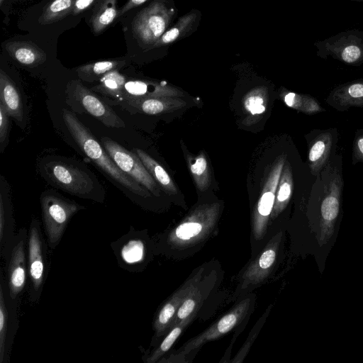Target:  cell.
<instances>
[{"label": "cell", "mask_w": 363, "mask_h": 363, "mask_svg": "<svg viewBox=\"0 0 363 363\" xmlns=\"http://www.w3.org/2000/svg\"><path fill=\"white\" fill-rule=\"evenodd\" d=\"M218 216L217 206L197 208L160 236L157 242H155V250L173 258L191 256L213 235Z\"/></svg>", "instance_id": "obj_1"}, {"label": "cell", "mask_w": 363, "mask_h": 363, "mask_svg": "<svg viewBox=\"0 0 363 363\" xmlns=\"http://www.w3.org/2000/svg\"><path fill=\"white\" fill-rule=\"evenodd\" d=\"M64 123L82 151L96 164L111 179L130 192L143 196H149V191L124 173L113 162L105 149L98 142L89 130L66 108L62 110Z\"/></svg>", "instance_id": "obj_2"}, {"label": "cell", "mask_w": 363, "mask_h": 363, "mask_svg": "<svg viewBox=\"0 0 363 363\" xmlns=\"http://www.w3.org/2000/svg\"><path fill=\"white\" fill-rule=\"evenodd\" d=\"M255 303L254 294L245 296L229 311L205 330L189 339L177 350L173 351L167 357L168 358H162L158 362H184L186 357L193 352L196 353L206 342L219 339L235 328L241 327L242 323L247 321L252 314Z\"/></svg>", "instance_id": "obj_3"}, {"label": "cell", "mask_w": 363, "mask_h": 363, "mask_svg": "<svg viewBox=\"0 0 363 363\" xmlns=\"http://www.w3.org/2000/svg\"><path fill=\"white\" fill-rule=\"evenodd\" d=\"M41 172L52 184L71 194L103 202L104 196L96 192V179L72 162L49 160L43 163Z\"/></svg>", "instance_id": "obj_4"}, {"label": "cell", "mask_w": 363, "mask_h": 363, "mask_svg": "<svg viewBox=\"0 0 363 363\" xmlns=\"http://www.w3.org/2000/svg\"><path fill=\"white\" fill-rule=\"evenodd\" d=\"M40 205L48 245L52 250H55L60 242L71 218L85 207L52 190L42 193Z\"/></svg>", "instance_id": "obj_5"}, {"label": "cell", "mask_w": 363, "mask_h": 363, "mask_svg": "<svg viewBox=\"0 0 363 363\" xmlns=\"http://www.w3.org/2000/svg\"><path fill=\"white\" fill-rule=\"evenodd\" d=\"M325 169L328 177L324 184L320 209V230L317 236L320 247L326 244L334 233L340 211L343 188L341 168H335L328 162Z\"/></svg>", "instance_id": "obj_6"}, {"label": "cell", "mask_w": 363, "mask_h": 363, "mask_svg": "<svg viewBox=\"0 0 363 363\" xmlns=\"http://www.w3.org/2000/svg\"><path fill=\"white\" fill-rule=\"evenodd\" d=\"M39 220L33 218L28 236V266L30 281L28 300L35 303L40 299L48 274V249Z\"/></svg>", "instance_id": "obj_7"}, {"label": "cell", "mask_w": 363, "mask_h": 363, "mask_svg": "<svg viewBox=\"0 0 363 363\" xmlns=\"http://www.w3.org/2000/svg\"><path fill=\"white\" fill-rule=\"evenodd\" d=\"M175 11L163 0H155L143 9L133 22V32L138 40L148 48L168 29Z\"/></svg>", "instance_id": "obj_8"}, {"label": "cell", "mask_w": 363, "mask_h": 363, "mask_svg": "<svg viewBox=\"0 0 363 363\" xmlns=\"http://www.w3.org/2000/svg\"><path fill=\"white\" fill-rule=\"evenodd\" d=\"M281 231L274 235L259 255L247 265L238 279L235 296H242L262 284L269 277L278 259Z\"/></svg>", "instance_id": "obj_9"}, {"label": "cell", "mask_w": 363, "mask_h": 363, "mask_svg": "<svg viewBox=\"0 0 363 363\" xmlns=\"http://www.w3.org/2000/svg\"><path fill=\"white\" fill-rule=\"evenodd\" d=\"M121 267L130 272L142 270L150 261L155 245L147 233L130 230L111 244Z\"/></svg>", "instance_id": "obj_10"}, {"label": "cell", "mask_w": 363, "mask_h": 363, "mask_svg": "<svg viewBox=\"0 0 363 363\" xmlns=\"http://www.w3.org/2000/svg\"><path fill=\"white\" fill-rule=\"evenodd\" d=\"M28 233L21 228L11 247L7 260V289L9 300L15 307H18L20 297L26 285L28 266L26 260V245Z\"/></svg>", "instance_id": "obj_11"}, {"label": "cell", "mask_w": 363, "mask_h": 363, "mask_svg": "<svg viewBox=\"0 0 363 363\" xmlns=\"http://www.w3.org/2000/svg\"><path fill=\"white\" fill-rule=\"evenodd\" d=\"M207 267L196 268L188 279L162 303L153 321L156 340L164 337L172 328L176 314L186 298L199 284L207 272Z\"/></svg>", "instance_id": "obj_12"}, {"label": "cell", "mask_w": 363, "mask_h": 363, "mask_svg": "<svg viewBox=\"0 0 363 363\" xmlns=\"http://www.w3.org/2000/svg\"><path fill=\"white\" fill-rule=\"evenodd\" d=\"M102 145L116 165L126 174L155 195L159 191L155 180L138 156L108 137L101 138Z\"/></svg>", "instance_id": "obj_13"}, {"label": "cell", "mask_w": 363, "mask_h": 363, "mask_svg": "<svg viewBox=\"0 0 363 363\" xmlns=\"http://www.w3.org/2000/svg\"><path fill=\"white\" fill-rule=\"evenodd\" d=\"M67 93L69 99L79 104L84 111L106 126L116 128L125 127L124 121L116 112L80 81H72L67 87Z\"/></svg>", "instance_id": "obj_14"}, {"label": "cell", "mask_w": 363, "mask_h": 363, "mask_svg": "<svg viewBox=\"0 0 363 363\" xmlns=\"http://www.w3.org/2000/svg\"><path fill=\"white\" fill-rule=\"evenodd\" d=\"M0 281V363H7L13 337L18 329V308L9 300L7 285Z\"/></svg>", "instance_id": "obj_15"}, {"label": "cell", "mask_w": 363, "mask_h": 363, "mask_svg": "<svg viewBox=\"0 0 363 363\" xmlns=\"http://www.w3.org/2000/svg\"><path fill=\"white\" fill-rule=\"evenodd\" d=\"M218 272L216 271L206 272L199 284L186 298L179 307L172 328L183 320L194 315H197L203 303L207 300L217 286H218Z\"/></svg>", "instance_id": "obj_16"}, {"label": "cell", "mask_w": 363, "mask_h": 363, "mask_svg": "<svg viewBox=\"0 0 363 363\" xmlns=\"http://www.w3.org/2000/svg\"><path fill=\"white\" fill-rule=\"evenodd\" d=\"M16 234L9 187L5 178L0 179V252L7 262Z\"/></svg>", "instance_id": "obj_17"}, {"label": "cell", "mask_w": 363, "mask_h": 363, "mask_svg": "<svg viewBox=\"0 0 363 363\" xmlns=\"http://www.w3.org/2000/svg\"><path fill=\"white\" fill-rule=\"evenodd\" d=\"M284 162H279L275 168V177L272 187L264 191L259 198L252 220V235L255 240L259 241L267 233L269 216L274 203L277 184L280 177Z\"/></svg>", "instance_id": "obj_18"}, {"label": "cell", "mask_w": 363, "mask_h": 363, "mask_svg": "<svg viewBox=\"0 0 363 363\" xmlns=\"http://www.w3.org/2000/svg\"><path fill=\"white\" fill-rule=\"evenodd\" d=\"M325 102L341 112L353 107L363 108V79L348 82L334 87L326 97Z\"/></svg>", "instance_id": "obj_19"}, {"label": "cell", "mask_w": 363, "mask_h": 363, "mask_svg": "<svg viewBox=\"0 0 363 363\" xmlns=\"http://www.w3.org/2000/svg\"><path fill=\"white\" fill-rule=\"evenodd\" d=\"M334 130H318L309 145L308 163L311 172L318 176L329 162L335 143Z\"/></svg>", "instance_id": "obj_20"}, {"label": "cell", "mask_w": 363, "mask_h": 363, "mask_svg": "<svg viewBox=\"0 0 363 363\" xmlns=\"http://www.w3.org/2000/svg\"><path fill=\"white\" fill-rule=\"evenodd\" d=\"M0 104L21 126L25 125L24 105L21 94L9 76L0 70Z\"/></svg>", "instance_id": "obj_21"}, {"label": "cell", "mask_w": 363, "mask_h": 363, "mask_svg": "<svg viewBox=\"0 0 363 363\" xmlns=\"http://www.w3.org/2000/svg\"><path fill=\"white\" fill-rule=\"evenodd\" d=\"M5 48L12 58L25 66H38L47 58L45 52L30 41H9Z\"/></svg>", "instance_id": "obj_22"}, {"label": "cell", "mask_w": 363, "mask_h": 363, "mask_svg": "<svg viewBox=\"0 0 363 363\" xmlns=\"http://www.w3.org/2000/svg\"><path fill=\"white\" fill-rule=\"evenodd\" d=\"M199 15V11L192 10L182 16L162 35L150 49L166 46L184 38L194 28Z\"/></svg>", "instance_id": "obj_23"}, {"label": "cell", "mask_w": 363, "mask_h": 363, "mask_svg": "<svg viewBox=\"0 0 363 363\" xmlns=\"http://www.w3.org/2000/svg\"><path fill=\"white\" fill-rule=\"evenodd\" d=\"M118 17L117 0H98L91 16V26L95 35L108 28Z\"/></svg>", "instance_id": "obj_24"}, {"label": "cell", "mask_w": 363, "mask_h": 363, "mask_svg": "<svg viewBox=\"0 0 363 363\" xmlns=\"http://www.w3.org/2000/svg\"><path fill=\"white\" fill-rule=\"evenodd\" d=\"M126 64L125 60H106L91 62L76 68L78 77L86 82L99 81L105 74L113 70L120 69Z\"/></svg>", "instance_id": "obj_25"}, {"label": "cell", "mask_w": 363, "mask_h": 363, "mask_svg": "<svg viewBox=\"0 0 363 363\" xmlns=\"http://www.w3.org/2000/svg\"><path fill=\"white\" fill-rule=\"evenodd\" d=\"M169 89L155 82L144 80H127L123 89V98H157L167 95Z\"/></svg>", "instance_id": "obj_26"}, {"label": "cell", "mask_w": 363, "mask_h": 363, "mask_svg": "<svg viewBox=\"0 0 363 363\" xmlns=\"http://www.w3.org/2000/svg\"><path fill=\"white\" fill-rule=\"evenodd\" d=\"M196 315H194L173 326L166 335H164V337L160 344L148 355H147L144 361L146 363L158 362V361L168 352L177 340L180 337L188 325H190V323L196 318Z\"/></svg>", "instance_id": "obj_27"}, {"label": "cell", "mask_w": 363, "mask_h": 363, "mask_svg": "<svg viewBox=\"0 0 363 363\" xmlns=\"http://www.w3.org/2000/svg\"><path fill=\"white\" fill-rule=\"evenodd\" d=\"M126 82V77L119 72V69H113L105 74L91 90L106 96L120 97L123 96Z\"/></svg>", "instance_id": "obj_28"}, {"label": "cell", "mask_w": 363, "mask_h": 363, "mask_svg": "<svg viewBox=\"0 0 363 363\" xmlns=\"http://www.w3.org/2000/svg\"><path fill=\"white\" fill-rule=\"evenodd\" d=\"M134 150L152 178L167 191L176 193L175 186L164 169L143 150L136 148Z\"/></svg>", "instance_id": "obj_29"}, {"label": "cell", "mask_w": 363, "mask_h": 363, "mask_svg": "<svg viewBox=\"0 0 363 363\" xmlns=\"http://www.w3.org/2000/svg\"><path fill=\"white\" fill-rule=\"evenodd\" d=\"M284 100L289 107L308 115L325 111L319 101L310 95L288 92L284 95Z\"/></svg>", "instance_id": "obj_30"}, {"label": "cell", "mask_w": 363, "mask_h": 363, "mask_svg": "<svg viewBox=\"0 0 363 363\" xmlns=\"http://www.w3.org/2000/svg\"><path fill=\"white\" fill-rule=\"evenodd\" d=\"M75 0H52L45 7L40 21L45 24L57 21L69 14Z\"/></svg>", "instance_id": "obj_31"}, {"label": "cell", "mask_w": 363, "mask_h": 363, "mask_svg": "<svg viewBox=\"0 0 363 363\" xmlns=\"http://www.w3.org/2000/svg\"><path fill=\"white\" fill-rule=\"evenodd\" d=\"M292 192V178L289 168L286 169L282 177L274 206L272 213V219H274L285 208L289 201Z\"/></svg>", "instance_id": "obj_32"}, {"label": "cell", "mask_w": 363, "mask_h": 363, "mask_svg": "<svg viewBox=\"0 0 363 363\" xmlns=\"http://www.w3.org/2000/svg\"><path fill=\"white\" fill-rule=\"evenodd\" d=\"M270 308L271 307H269L267 309L266 313H264V314H263V315L257 322L254 328L251 330L250 333L249 334V336L246 340L245 342L244 343V345H242V348H240V350L238 351V354L235 356L233 359L231 360V362L240 363L243 361L252 342L255 340L260 328L263 325L264 322L266 318L267 317L268 313H269Z\"/></svg>", "instance_id": "obj_33"}, {"label": "cell", "mask_w": 363, "mask_h": 363, "mask_svg": "<svg viewBox=\"0 0 363 363\" xmlns=\"http://www.w3.org/2000/svg\"><path fill=\"white\" fill-rule=\"evenodd\" d=\"M335 57L347 64L359 65L363 62V49L357 45L350 44L342 48Z\"/></svg>", "instance_id": "obj_34"}, {"label": "cell", "mask_w": 363, "mask_h": 363, "mask_svg": "<svg viewBox=\"0 0 363 363\" xmlns=\"http://www.w3.org/2000/svg\"><path fill=\"white\" fill-rule=\"evenodd\" d=\"M9 115L0 104V152L3 153L9 141Z\"/></svg>", "instance_id": "obj_35"}, {"label": "cell", "mask_w": 363, "mask_h": 363, "mask_svg": "<svg viewBox=\"0 0 363 363\" xmlns=\"http://www.w3.org/2000/svg\"><path fill=\"white\" fill-rule=\"evenodd\" d=\"M352 161L353 164L363 162V128L355 133L352 148Z\"/></svg>", "instance_id": "obj_36"}, {"label": "cell", "mask_w": 363, "mask_h": 363, "mask_svg": "<svg viewBox=\"0 0 363 363\" xmlns=\"http://www.w3.org/2000/svg\"><path fill=\"white\" fill-rule=\"evenodd\" d=\"M264 100L262 97L258 96H251L248 97L245 103V108L252 114H260L265 110V106L263 105Z\"/></svg>", "instance_id": "obj_37"}, {"label": "cell", "mask_w": 363, "mask_h": 363, "mask_svg": "<svg viewBox=\"0 0 363 363\" xmlns=\"http://www.w3.org/2000/svg\"><path fill=\"white\" fill-rule=\"evenodd\" d=\"M98 0H75L73 8L69 14L76 16L80 14L93 4H95Z\"/></svg>", "instance_id": "obj_38"}, {"label": "cell", "mask_w": 363, "mask_h": 363, "mask_svg": "<svg viewBox=\"0 0 363 363\" xmlns=\"http://www.w3.org/2000/svg\"><path fill=\"white\" fill-rule=\"evenodd\" d=\"M207 162L204 157L201 156L196 159L191 164V170L193 174L196 177L202 176L206 171Z\"/></svg>", "instance_id": "obj_39"}, {"label": "cell", "mask_w": 363, "mask_h": 363, "mask_svg": "<svg viewBox=\"0 0 363 363\" xmlns=\"http://www.w3.org/2000/svg\"><path fill=\"white\" fill-rule=\"evenodd\" d=\"M147 1L148 0H128L126 3L120 9H118V17L123 16L133 9L143 4Z\"/></svg>", "instance_id": "obj_40"}, {"label": "cell", "mask_w": 363, "mask_h": 363, "mask_svg": "<svg viewBox=\"0 0 363 363\" xmlns=\"http://www.w3.org/2000/svg\"><path fill=\"white\" fill-rule=\"evenodd\" d=\"M6 0H0V4L1 6H3V4L4 2Z\"/></svg>", "instance_id": "obj_41"}, {"label": "cell", "mask_w": 363, "mask_h": 363, "mask_svg": "<svg viewBox=\"0 0 363 363\" xmlns=\"http://www.w3.org/2000/svg\"><path fill=\"white\" fill-rule=\"evenodd\" d=\"M354 1V0H353ZM354 1H363V0H354Z\"/></svg>", "instance_id": "obj_42"}]
</instances>
